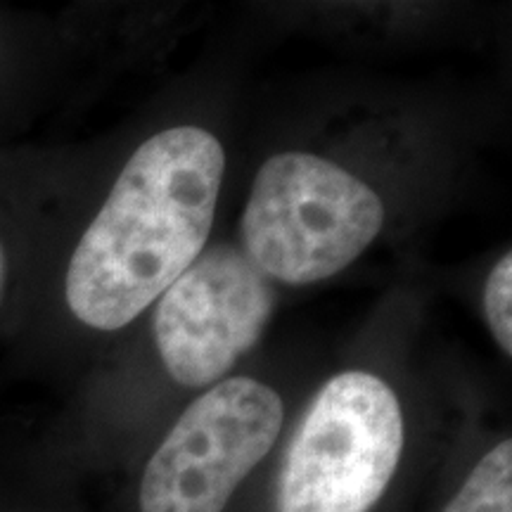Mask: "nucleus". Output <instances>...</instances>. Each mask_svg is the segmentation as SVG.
I'll use <instances>...</instances> for the list:
<instances>
[{
    "instance_id": "nucleus-1",
    "label": "nucleus",
    "mask_w": 512,
    "mask_h": 512,
    "mask_svg": "<svg viewBox=\"0 0 512 512\" xmlns=\"http://www.w3.org/2000/svg\"><path fill=\"white\" fill-rule=\"evenodd\" d=\"M223 171L226 152L207 128L147 138L69 259L64 299L74 318L114 332L150 309L207 247Z\"/></svg>"
},
{
    "instance_id": "nucleus-2",
    "label": "nucleus",
    "mask_w": 512,
    "mask_h": 512,
    "mask_svg": "<svg viewBox=\"0 0 512 512\" xmlns=\"http://www.w3.org/2000/svg\"><path fill=\"white\" fill-rule=\"evenodd\" d=\"M387 219L366 181L311 152H280L254 176L242 252L271 283L311 285L354 264Z\"/></svg>"
},
{
    "instance_id": "nucleus-3",
    "label": "nucleus",
    "mask_w": 512,
    "mask_h": 512,
    "mask_svg": "<svg viewBox=\"0 0 512 512\" xmlns=\"http://www.w3.org/2000/svg\"><path fill=\"white\" fill-rule=\"evenodd\" d=\"M406 420L382 377L347 370L323 384L292 434L278 512H370L399 470Z\"/></svg>"
},
{
    "instance_id": "nucleus-4",
    "label": "nucleus",
    "mask_w": 512,
    "mask_h": 512,
    "mask_svg": "<svg viewBox=\"0 0 512 512\" xmlns=\"http://www.w3.org/2000/svg\"><path fill=\"white\" fill-rule=\"evenodd\" d=\"M285 425L280 394L254 377H226L185 408L147 460L140 512H223L264 463Z\"/></svg>"
},
{
    "instance_id": "nucleus-5",
    "label": "nucleus",
    "mask_w": 512,
    "mask_h": 512,
    "mask_svg": "<svg viewBox=\"0 0 512 512\" xmlns=\"http://www.w3.org/2000/svg\"><path fill=\"white\" fill-rule=\"evenodd\" d=\"M275 302L273 283L242 249L216 245L202 252L157 299L152 335L166 373L188 389L226 380L259 344Z\"/></svg>"
},
{
    "instance_id": "nucleus-6",
    "label": "nucleus",
    "mask_w": 512,
    "mask_h": 512,
    "mask_svg": "<svg viewBox=\"0 0 512 512\" xmlns=\"http://www.w3.org/2000/svg\"><path fill=\"white\" fill-rule=\"evenodd\" d=\"M441 512H512V441L503 439L472 467Z\"/></svg>"
},
{
    "instance_id": "nucleus-7",
    "label": "nucleus",
    "mask_w": 512,
    "mask_h": 512,
    "mask_svg": "<svg viewBox=\"0 0 512 512\" xmlns=\"http://www.w3.org/2000/svg\"><path fill=\"white\" fill-rule=\"evenodd\" d=\"M484 316L505 356H512V254L505 252L484 285Z\"/></svg>"
},
{
    "instance_id": "nucleus-8",
    "label": "nucleus",
    "mask_w": 512,
    "mask_h": 512,
    "mask_svg": "<svg viewBox=\"0 0 512 512\" xmlns=\"http://www.w3.org/2000/svg\"><path fill=\"white\" fill-rule=\"evenodd\" d=\"M5 285H8V254H5L3 242H0V299L5 294Z\"/></svg>"
}]
</instances>
